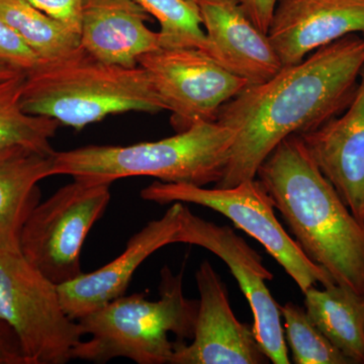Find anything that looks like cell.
Instances as JSON below:
<instances>
[{"label":"cell","mask_w":364,"mask_h":364,"mask_svg":"<svg viewBox=\"0 0 364 364\" xmlns=\"http://www.w3.org/2000/svg\"><path fill=\"white\" fill-rule=\"evenodd\" d=\"M353 33L364 37V0H279L267 35L286 67Z\"/></svg>","instance_id":"13"},{"label":"cell","mask_w":364,"mask_h":364,"mask_svg":"<svg viewBox=\"0 0 364 364\" xmlns=\"http://www.w3.org/2000/svg\"><path fill=\"white\" fill-rule=\"evenodd\" d=\"M159 23L161 48H196L208 54L200 9L191 0H135Z\"/></svg>","instance_id":"21"},{"label":"cell","mask_w":364,"mask_h":364,"mask_svg":"<svg viewBox=\"0 0 364 364\" xmlns=\"http://www.w3.org/2000/svg\"><path fill=\"white\" fill-rule=\"evenodd\" d=\"M40 11L49 14L80 35L83 0H26Z\"/></svg>","instance_id":"24"},{"label":"cell","mask_w":364,"mask_h":364,"mask_svg":"<svg viewBox=\"0 0 364 364\" xmlns=\"http://www.w3.org/2000/svg\"><path fill=\"white\" fill-rule=\"evenodd\" d=\"M160 299L151 301L144 294L119 296L78 320L88 340L74 349V359L107 363L117 358L138 364L170 363L174 343L169 333L191 339L195 333L198 301L184 296L182 272H161Z\"/></svg>","instance_id":"5"},{"label":"cell","mask_w":364,"mask_h":364,"mask_svg":"<svg viewBox=\"0 0 364 364\" xmlns=\"http://www.w3.org/2000/svg\"><path fill=\"white\" fill-rule=\"evenodd\" d=\"M54 155L25 147L0 152V252L20 251L21 230L41 203L39 182L53 176Z\"/></svg>","instance_id":"17"},{"label":"cell","mask_w":364,"mask_h":364,"mask_svg":"<svg viewBox=\"0 0 364 364\" xmlns=\"http://www.w3.org/2000/svg\"><path fill=\"white\" fill-rule=\"evenodd\" d=\"M279 309L294 363L352 364L314 324L306 309L291 301Z\"/></svg>","instance_id":"22"},{"label":"cell","mask_w":364,"mask_h":364,"mask_svg":"<svg viewBox=\"0 0 364 364\" xmlns=\"http://www.w3.org/2000/svg\"><path fill=\"white\" fill-rule=\"evenodd\" d=\"M239 2L254 25L267 33L279 0H239Z\"/></svg>","instance_id":"25"},{"label":"cell","mask_w":364,"mask_h":364,"mask_svg":"<svg viewBox=\"0 0 364 364\" xmlns=\"http://www.w3.org/2000/svg\"><path fill=\"white\" fill-rule=\"evenodd\" d=\"M21 104L76 131L112 114L166 111L142 67L104 63L85 50L26 75Z\"/></svg>","instance_id":"3"},{"label":"cell","mask_w":364,"mask_h":364,"mask_svg":"<svg viewBox=\"0 0 364 364\" xmlns=\"http://www.w3.org/2000/svg\"><path fill=\"white\" fill-rule=\"evenodd\" d=\"M191 1L196 2V4H198L200 1H203V0H191Z\"/></svg>","instance_id":"28"},{"label":"cell","mask_w":364,"mask_h":364,"mask_svg":"<svg viewBox=\"0 0 364 364\" xmlns=\"http://www.w3.org/2000/svg\"><path fill=\"white\" fill-rule=\"evenodd\" d=\"M0 318L13 329L26 364H65L85 336L67 315L58 286L20 251L0 252Z\"/></svg>","instance_id":"6"},{"label":"cell","mask_w":364,"mask_h":364,"mask_svg":"<svg viewBox=\"0 0 364 364\" xmlns=\"http://www.w3.org/2000/svg\"><path fill=\"white\" fill-rule=\"evenodd\" d=\"M174 243L207 249L224 261L250 306L253 332L268 360L274 364L291 363L279 305L265 284L273 279V274L263 264L259 254L231 227L219 226L198 217L186 203Z\"/></svg>","instance_id":"10"},{"label":"cell","mask_w":364,"mask_h":364,"mask_svg":"<svg viewBox=\"0 0 364 364\" xmlns=\"http://www.w3.org/2000/svg\"><path fill=\"white\" fill-rule=\"evenodd\" d=\"M364 67V37L346 36L303 61L282 67L262 85L247 86L217 119L234 132L226 169L215 188L256 178L260 165L287 136L315 130L350 105Z\"/></svg>","instance_id":"1"},{"label":"cell","mask_w":364,"mask_h":364,"mask_svg":"<svg viewBox=\"0 0 364 364\" xmlns=\"http://www.w3.org/2000/svg\"><path fill=\"white\" fill-rule=\"evenodd\" d=\"M305 293V309L320 331L352 364H364V296L334 284Z\"/></svg>","instance_id":"18"},{"label":"cell","mask_w":364,"mask_h":364,"mask_svg":"<svg viewBox=\"0 0 364 364\" xmlns=\"http://www.w3.org/2000/svg\"><path fill=\"white\" fill-rule=\"evenodd\" d=\"M299 136L323 176L364 224V67L348 107Z\"/></svg>","instance_id":"14"},{"label":"cell","mask_w":364,"mask_h":364,"mask_svg":"<svg viewBox=\"0 0 364 364\" xmlns=\"http://www.w3.org/2000/svg\"><path fill=\"white\" fill-rule=\"evenodd\" d=\"M182 207V203H172L160 219L148 223L132 236L124 252L112 262L58 286L67 315L78 321L124 296L134 273L144 261L164 246L174 244Z\"/></svg>","instance_id":"12"},{"label":"cell","mask_w":364,"mask_h":364,"mask_svg":"<svg viewBox=\"0 0 364 364\" xmlns=\"http://www.w3.org/2000/svg\"><path fill=\"white\" fill-rule=\"evenodd\" d=\"M208 55L248 86L262 85L282 69L267 33L257 28L239 0H203L198 4Z\"/></svg>","instance_id":"15"},{"label":"cell","mask_w":364,"mask_h":364,"mask_svg":"<svg viewBox=\"0 0 364 364\" xmlns=\"http://www.w3.org/2000/svg\"><path fill=\"white\" fill-rule=\"evenodd\" d=\"M0 364H26L20 342L11 327L0 318Z\"/></svg>","instance_id":"26"},{"label":"cell","mask_w":364,"mask_h":364,"mask_svg":"<svg viewBox=\"0 0 364 364\" xmlns=\"http://www.w3.org/2000/svg\"><path fill=\"white\" fill-rule=\"evenodd\" d=\"M0 18L45 63L65 60L83 50L78 33L26 0H0Z\"/></svg>","instance_id":"19"},{"label":"cell","mask_w":364,"mask_h":364,"mask_svg":"<svg viewBox=\"0 0 364 364\" xmlns=\"http://www.w3.org/2000/svg\"><path fill=\"white\" fill-rule=\"evenodd\" d=\"M18 74L23 73H20V72L14 71L13 69L7 68L6 66L0 65V81L14 77V76L18 75Z\"/></svg>","instance_id":"27"},{"label":"cell","mask_w":364,"mask_h":364,"mask_svg":"<svg viewBox=\"0 0 364 364\" xmlns=\"http://www.w3.org/2000/svg\"><path fill=\"white\" fill-rule=\"evenodd\" d=\"M234 139V132L219 122H200L154 142L56 151L53 176L111 184L126 177L150 176L168 183L205 186L222 178Z\"/></svg>","instance_id":"4"},{"label":"cell","mask_w":364,"mask_h":364,"mask_svg":"<svg viewBox=\"0 0 364 364\" xmlns=\"http://www.w3.org/2000/svg\"><path fill=\"white\" fill-rule=\"evenodd\" d=\"M73 179L33 208L20 238L23 258L57 286L82 274L83 243L111 200V183Z\"/></svg>","instance_id":"8"},{"label":"cell","mask_w":364,"mask_h":364,"mask_svg":"<svg viewBox=\"0 0 364 364\" xmlns=\"http://www.w3.org/2000/svg\"><path fill=\"white\" fill-rule=\"evenodd\" d=\"M196 280L200 301L193 341L174 343L170 364L267 363L253 327L236 318L227 287L208 260L200 263Z\"/></svg>","instance_id":"11"},{"label":"cell","mask_w":364,"mask_h":364,"mask_svg":"<svg viewBox=\"0 0 364 364\" xmlns=\"http://www.w3.org/2000/svg\"><path fill=\"white\" fill-rule=\"evenodd\" d=\"M158 97L178 132L215 122L220 109L248 85L196 48H159L141 57Z\"/></svg>","instance_id":"9"},{"label":"cell","mask_w":364,"mask_h":364,"mask_svg":"<svg viewBox=\"0 0 364 364\" xmlns=\"http://www.w3.org/2000/svg\"><path fill=\"white\" fill-rule=\"evenodd\" d=\"M256 178L306 257L335 284L364 296V224L323 176L301 136L282 141Z\"/></svg>","instance_id":"2"},{"label":"cell","mask_w":364,"mask_h":364,"mask_svg":"<svg viewBox=\"0 0 364 364\" xmlns=\"http://www.w3.org/2000/svg\"><path fill=\"white\" fill-rule=\"evenodd\" d=\"M141 198L159 205L193 203L225 215L235 226L259 242L303 294L318 284L323 287L335 284L331 275L309 259L296 240L287 233L275 215L272 198L257 178L229 188L155 181L141 191Z\"/></svg>","instance_id":"7"},{"label":"cell","mask_w":364,"mask_h":364,"mask_svg":"<svg viewBox=\"0 0 364 364\" xmlns=\"http://www.w3.org/2000/svg\"><path fill=\"white\" fill-rule=\"evenodd\" d=\"M26 74L0 81V152L25 147L44 154H55L51 139L59 123L50 117L23 111L21 98Z\"/></svg>","instance_id":"20"},{"label":"cell","mask_w":364,"mask_h":364,"mask_svg":"<svg viewBox=\"0 0 364 364\" xmlns=\"http://www.w3.org/2000/svg\"><path fill=\"white\" fill-rule=\"evenodd\" d=\"M45 64L23 38L0 18V65L28 75Z\"/></svg>","instance_id":"23"},{"label":"cell","mask_w":364,"mask_h":364,"mask_svg":"<svg viewBox=\"0 0 364 364\" xmlns=\"http://www.w3.org/2000/svg\"><path fill=\"white\" fill-rule=\"evenodd\" d=\"M150 18L135 0H83L81 47L104 63L138 66L141 57L161 48L159 33L147 26Z\"/></svg>","instance_id":"16"}]
</instances>
